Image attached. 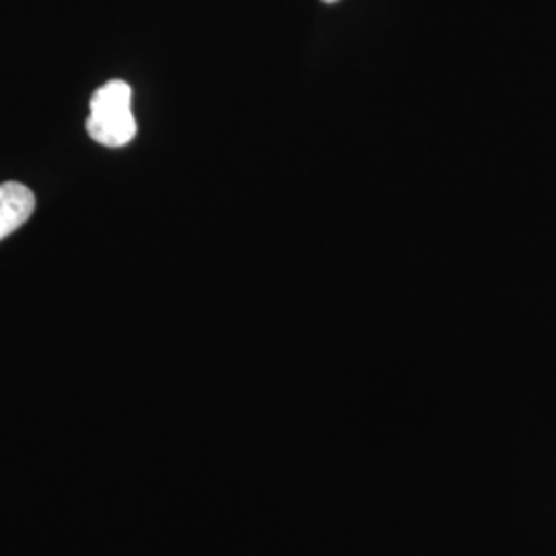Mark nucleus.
I'll use <instances>...</instances> for the list:
<instances>
[{"label":"nucleus","mask_w":556,"mask_h":556,"mask_svg":"<svg viewBox=\"0 0 556 556\" xmlns=\"http://www.w3.org/2000/svg\"><path fill=\"white\" fill-rule=\"evenodd\" d=\"M132 89L124 80H110L91 98L87 132L103 147H124L137 137V119L130 110Z\"/></svg>","instance_id":"nucleus-1"},{"label":"nucleus","mask_w":556,"mask_h":556,"mask_svg":"<svg viewBox=\"0 0 556 556\" xmlns=\"http://www.w3.org/2000/svg\"><path fill=\"white\" fill-rule=\"evenodd\" d=\"M36 211L34 192L20 181L0 184V241L21 229Z\"/></svg>","instance_id":"nucleus-2"},{"label":"nucleus","mask_w":556,"mask_h":556,"mask_svg":"<svg viewBox=\"0 0 556 556\" xmlns=\"http://www.w3.org/2000/svg\"><path fill=\"white\" fill-rule=\"evenodd\" d=\"M321 2H326V4H334L338 0H321Z\"/></svg>","instance_id":"nucleus-3"}]
</instances>
